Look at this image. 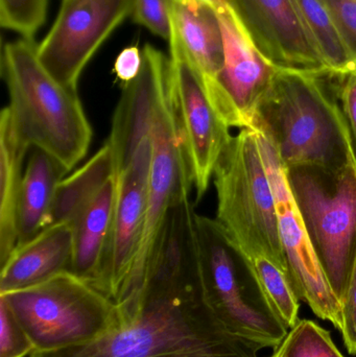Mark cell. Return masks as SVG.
<instances>
[{
	"mask_svg": "<svg viewBox=\"0 0 356 357\" xmlns=\"http://www.w3.org/2000/svg\"><path fill=\"white\" fill-rule=\"evenodd\" d=\"M114 176V154L107 142L83 167L59 183L46 228L59 224L71 226Z\"/></svg>",
	"mask_w": 356,
	"mask_h": 357,
	"instance_id": "21",
	"label": "cell"
},
{
	"mask_svg": "<svg viewBox=\"0 0 356 357\" xmlns=\"http://www.w3.org/2000/svg\"><path fill=\"white\" fill-rule=\"evenodd\" d=\"M207 300L228 331L256 348H275L290 329L274 312L248 261L217 220L196 214Z\"/></svg>",
	"mask_w": 356,
	"mask_h": 357,
	"instance_id": "6",
	"label": "cell"
},
{
	"mask_svg": "<svg viewBox=\"0 0 356 357\" xmlns=\"http://www.w3.org/2000/svg\"><path fill=\"white\" fill-rule=\"evenodd\" d=\"M66 174L68 171L52 156L31 149L19 195L16 247L46 229L56 187Z\"/></svg>",
	"mask_w": 356,
	"mask_h": 357,
	"instance_id": "19",
	"label": "cell"
},
{
	"mask_svg": "<svg viewBox=\"0 0 356 357\" xmlns=\"http://www.w3.org/2000/svg\"><path fill=\"white\" fill-rule=\"evenodd\" d=\"M215 10L223 35L224 62L215 82L204 88L228 127L252 129L278 68L257 50L231 4Z\"/></svg>",
	"mask_w": 356,
	"mask_h": 357,
	"instance_id": "11",
	"label": "cell"
},
{
	"mask_svg": "<svg viewBox=\"0 0 356 357\" xmlns=\"http://www.w3.org/2000/svg\"><path fill=\"white\" fill-rule=\"evenodd\" d=\"M339 77L341 79L339 98L353 135L356 154V68Z\"/></svg>",
	"mask_w": 356,
	"mask_h": 357,
	"instance_id": "29",
	"label": "cell"
},
{
	"mask_svg": "<svg viewBox=\"0 0 356 357\" xmlns=\"http://www.w3.org/2000/svg\"><path fill=\"white\" fill-rule=\"evenodd\" d=\"M256 131L263 163L273 187L277 209L278 229L291 278L301 300L307 302L316 316L332 323L342 333L343 305L324 274L302 216L293 197L286 169L271 140Z\"/></svg>",
	"mask_w": 356,
	"mask_h": 357,
	"instance_id": "8",
	"label": "cell"
},
{
	"mask_svg": "<svg viewBox=\"0 0 356 357\" xmlns=\"http://www.w3.org/2000/svg\"><path fill=\"white\" fill-rule=\"evenodd\" d=\"M187 1L203 2V3L210 4V6H215V8L226 6V4H230V0H187Z\"/></svg>",
	"mask_w": 356,
	"mask_h": 357,
	"instance_id": "33",
	"label": "cell"
},
{
	"mask_svg": "<svg viewBox=\"0 0 356 357\" xmlns=\"http://www.w3.org/2000/svg\"><path fill=\"white\" fill-rule=\"evenodd\" d=\"M245 258L272 310L288 329L293 328L299 322L301 299L288 268L265 255Z\"/></svg>",
	"mask_w": 356,
	"mask_h": 357,
	"instance_id": "23",
	"label": "cell"
},
{
	"mask_svg": "<svg viewBox=\"0 0 356 357\" xmlns=\"http://www.w3.org/2000/svg\"><path fill=\"white\" fill-rule=\"evenodd\" d=\"M134 0H63L37 54L48 73L77 90L79 77L111 33L132 15Z\"/></svg>",
	"mask_w": 356,
	"mask_h": 357,
	"instance_id": "9",
	"label": "cell"
},
{
	"mask_svg": "<svg viewBox=\"0 0 356 357\" xmlns=\"http://www.w3.org/2000/svg\"><path fill=\"white\" fill-rule=\"evenodd\" d=\"M343 339L349 354L356 356V320L350 331L347 335H343Z\"/></svg>",
	"mask_w": 356,
	"mask_h": 357,
	"instance_id": "32",
	"label": "cell"
},
{
	"mask_svg": "<svg viewBox=\"0 0 356 357\" xmlns=\"http://www.w3.org/2000/svg\"><path fill=\"white\" fill-rule=\"evenodd\" d=\"M169 43L178 126L199 202L206 193L217 161L232 136L211 105L196 69L175 42Z\"/></svg>",
	"mask_w": 356,
	"mask_h": 357,
	"instance_id": "12",
	"label": "cell"
},
{
	"mask_svg": "<svg viewBox=\"0 0 356 357\" xmlns=\"http://www.w3.org/2000/svg\"><path fill=\"white\" fill-rule=\"evenodd\" d=\"M117 193V176L71 224L72 259L69 272L95 284L100 277L110 241Z\"/></svg>",
	"mask_w": 356,
	"mask_h": 357,
	"instance_id": "18",
	"label": "cell"
},
{
	"mask_svg": "<svg viewBox=\"0 0 356 357\" xmlns=\"http://www.w3.org/2000/svg\"><path fill=\"white\" fill-rule=\"evenodd\" d=\"M230 4L272 65L330 75L293 0H230Z\"/></svg>",
	"mask_w": 356,
	"mask_h": 357,
	"instance_id": "14",
	"label": "cell"
},
{
	"mask_svg": "<svg viewBox=\"0 0 356 357\" xmlns=\"http://www.w3.org/2000/svg\"><path fill=\"white\" fill-rule=\"evenodd\" d=\"M72 248L70 225L44 229L31 241L15 248L1 264L0 294L29 289L70 271Z\"/></svg>",
	"mask_w": 356,
	"mask_h": 357,
	"instance_id": "16",
	"label": "cell"
},
{
	"mask_svg": "<svg viewBox=\"0 0 356 357\" xmlns=\"http://www.w3.org/2000/svg\"><path fill=\"white\" fill-rule=\"evenodd\" d=\"M142 59L139 75L123 86L107 140L114 154L117 175L131 163L140 144L150 137L159 100L171 79V58L161 50L146 44Z\"/></svg>",
	"mask_w": 356,
	"mask_h": 357,
	"instance_id": "15",
	"label": "cell"
},
{
	"mask_svg": "<svg viewBox=\"0 0 356 357\" xmlns=\"http://www.w3.org/2000/svg\"><path fill=\"white\" fill-rule=\"evenodd\" d=\"M270 357H344L330 333L311 320H299Z\"/></svg>",
	"mask_w": 356,
	"mask_h": 357,
	"instance_id": "24",
	"label": "cell"
},
{
	"mask_svg": "<svg viewBox=\"0 0 356 357\" xmlns=\"http://www.w3.org/2000/svg\"><path fill=\"white\" fill-rule=\"evenodd\" d=\"M171 37L200 75L204 87L215 82L224 62L221 24L215 6L171 0Z\"/></svg>",
	"mask_w": 356,
	"mask_h": 357,
	"instance_id": "17",
	"label": "cell"
},
{
	"mask_svg": "<svg viewBox=\"0 0 356 357\" xmlns=\"http://www.w3.org/2000/svg\"><path fill=\"white\" fill-rule=\"evenodd\" d=\"M31 149L19 137L8 108L0 114V262L17 245V209L24 175V160Z\"/></svg>",
	"mask_w": 356,
	"mask_h": 357,
	"instance_id": "20",
	"label": "cell"
},
{
	"mask_svg": "<svg viewBox=\"0 0 356 357\" xmlns=\"http://www.w3.org/2000/svg\"><path fill=\"white\" fill-rule=\"evenodd\" d=\"M286 173L318 260L343 304L356 258V162L341 171L296 167Z\"/></svg>",
	"mask_w": 356,
	"mask_h": 357,
	"instance_id": "7",
	"label": "cell"
},
{
	"mask_svg": "<svg viewBox=\"0 0 356 357\" xmlns=\"http://www.w3.org/2000/svg\"><path fill=\"white\" fill-rule=\"evenodd\" d=\"M152 142L140 144L131 163L117 175V193L110 241L94 287L118 302L123 297L141 245L148 209Z\"/></svg>",
	"mask_w": 356,
	"mask_h": 357,
	"instance_id": "13",
	"label": "cell"
},
{
	"mask_svg": "<svg viewBox=\"0 0 356 357\" xmlns=\"http://www.w3.org/2000/svg\"><path fill=\"white\" fill-rule=\"evenodd\" d=\"M217 220L245 257L265 255L288 268L277 209L255 130L242 129L217 161L213 174Z\"/></svg>",
	"mask_w": 356,
	"mask_h": 357,
	"instance_id": "4",
	"label": "cell"
},
{
	"mask_svg": "<svg viewBox=\"0 0 356 357\" xmlns=\"http://www.w3.org/2000/svg\"><path fill=\"white\" fill-rule=\"evenodd\" d=\"M35 351L29 335L0 298V357H25Z\"/></svg>",
	"mask_w": 356,
	"mask_h": 357,
	"instance_id": "26",
	"label": "cell"
},
{
	"mask_svg": "<svg viewBox=\"0 0 356 357\" xmlns=\"http://www.w3.org/2000/svg\"><path fill=\"white\" fill-rule=\"evenodd\" d=\"M131 16L155 35L167 41L171 39V0H134Z\"/></svg>",
	"mask_w": 356,
	"mask_h": 357,
	"instance_id": "27",
	"label": "cell"
},
{
	"mask_svg": "<svg viewBox=\"0 0 356 357\" xmlns=\"http://www.w3.org/2000/svg\"><path fill=\"white\" fill-rule=\"evenodd\" d=\"M343 318H344V327L342 335H345L350 331L356 320V258L349 283L348 291L346 298L343 302Z\"/></svg>",
	"mask_w": 356,
	"mask_h": 357,
	"instance_id": "31",
	"label": "cell"
},
{
	"mask_svg": "<svg viewBox=\"0 0 356 357\" xmlns=\"http://www.w3.org/2000/svg\"><path fill=\"white\" fill-rule=\"evenodd\" d=\"M293 2L330 73L343 75L355 69V63L323 0H293Z\"/></svg>",
	"mask_w": 356,
	"mask_h": 357,
	"instance_id": "22",
	"label": "cell"
},
{
	"mask_svg": "<svg viewBox=\"0 0 356 357\" xmlns=\"http://www.w3.org/2000/svg\"><path fill=\"white\" fill-rule=\"evenodd\" d=\"M327 75L278 68L259 104L252 129L271 140L286 169L336 172L356 162L353 135Z\"/></svg>",
	"mask_w": 356,
	"mask_h": 357,
	"instance_id": "2",
	"label": "cell"
},
{
	"mask_svg": "<svg viewBox=\"0 0 356 357\" xmlns=\"http://www.w3.org/2000/svg\"><path fill=\"white\" fill-rule=\"evenodd\" d=\"M33 40L3 42L0 70L8 93L6 106L17 134L67 171L85 158L92 128L77 90L64 87L40 63Z\"/></svg>",
	"mask_w": 356,
	"mask_h": 357,
	"instance_id": "3",
	"label": "cell"
},
{
	"mask_svg": "<svg viewBox=\"0 0 356 357\" xmlns=\"http://www.w3.org/2000/svg\"><path fill=\"white\" fill-rule=\"evenodd\" d=\"M142 52L137 46H127L121 50L114 63V73L123 84H129L139 75L142 68Z\"/></svg>",
	"mask_w": 356,
	"mask_h": 357,
	"instance_id": "30",
	"label": "cell"
},
{
	"mask_svg": "<svg viewBox=\"0 0 356 357\" xmlns=\"http://www.w3.org/2000/svg\"><path fill=\"white\" fill-rule=\"evenodd\" d=\"M116 304L118 323L104 337L29 357H257L207 300L189 197L169 209L141 277Z\"/></svg>",
	"mask_w": 356,
	"mask_h": 357,
	"instance_id": "1",
	"label": "cell"
},
{
	"mask_svg": "<svg viewBox=\"0 0 356 357\" xmlns=\"http://www.w3.org/2000/svg\"><path fill=\"white\" fill-rule=\"evenodd\" d=\"M35 351L91 343L118 323L116 302L72 273H61L29 289L0 294Z\"/></svg>",
	"mask_w": 356,
	"mask_h": 357,
	"instance_id": "5",
	"label": "cell"
},
{
	"mask_svg": "<svg viewBox=\"0 0 356 357\" xmlns=\"http://www.w3.org/2000/svg\"><path fill=\"white\" fill-rule=\"evenodd\" d=\"M48 4L49 0H0V24L21 38L33 40L46 22Z\"/></svg>",
	"mask_w": 356,
	"mask_h": 357,
	"instance_id": "25",
	"label": "cell"
},
{
	"mask_svg": "<svg viewBox=\"0 0 356 357\" xmlns=\"http://www.w3.org/2000/svg\"><path fill=\"white\" fill-rule=\"evenodd\" d=\"M152 161L148 178V209L141 245L123 296L141 277L169 209L189 197L192 184L173 100V68L165 85L150 131ZM121 297V298H123Z\"/></svg>",
	"mask_w": 356,
	"mask_h": 357,
	"instance_id": "10",
	"label": "cell"
},
{
	"mask_svg": "<svg viewBox=\"0 0 356 357\" xmlns=\"http://www.w3.org/2000/svg\"><path fill=\"white\" fill-rule=\"evenodd\" d=\"M356 68V0H323Z\"/></svg>",
	"mask_w": 356,
	"mask_h": 357,
	"instance_id": "28",
	"label": "cell"
}]
</instances>
